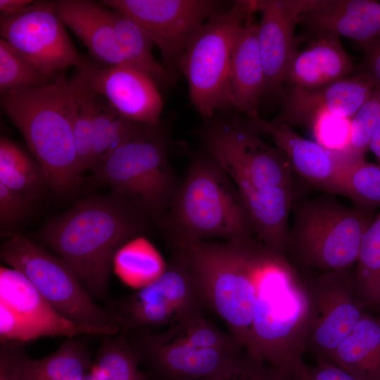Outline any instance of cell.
Returning a JSON list of instances; mask_svg holds the SVG:
<instances>
[{
	"label": "cell",
	"mask_w": 380,
	"mask_h": 380,
	"mask_svg": "<svg viewBox=\"0 0 380 380\" xmlns=\"http://www.w3.org/2000/svg\"><path fill=\"white\" fill-rule=\"evenodd\" d=\"M148 221L113 193L77 201L49 220L38 237L72 269L93 298L107 300L116 252L145 232Z\"/></svg>",
	"instance_id": "obj_1"
},
{
	"label": "cell",
	"mask_w": 380,
	"mask_h": 380,
	"mask_svg": "<svg viewBox=\"0 0 380 380\" xmlns=\"http://www.w3.org/2000/svg\"><path fill=\"white\" fill-rule=\"evenodd\" d=\"M172 246L185 260L205 308L248 350L262 277L278 253L255 237L223 242L200 240Z\"/></svg>",
	"instance_id": "obj_2"
},
{
	"label": "cell",
	"mask_w": 380,
	"mask_h": 380,
	"mask_svg": "<svg viewBox=\"0 0 380 380\" xmlns=\"http://www.w3.org/2000/svg\"><path fill=\"white\" fill-rule=\"evenodd\" d=\"M79 84L63 75L45 86L1 93V105L19 129L48 186L58 191L75 189L80 170L75 148L73 119Z\"/></svg>",
	"instance_id": "obj_3"
},
{
	"label": "cell",
	"mask_w": 380,
	"mask_h": 380,
	"mask_svg": "<svg viewBox=\"0 0 380 380\" xmlns=\"http://www.w3.org/2000/svg\"><path fill=\"white\" fill-rule=\"evenodd\" d=\"M310 308L308 286L284 255H277L262 277L248 351L285 380H303Z\"/></svg>",
	"instance_id": "obj_4"
},
{
	"label": "cell",
	"mask_w": 380,
	"mask_h": 380,
	"mask_svg": "<svg viewBox=\"0 0 380 380\" xmlns=\"http://www.w3.org/2000/svg\"><path fill=\"white\" fill-rule=\"evenodd\" d=\"M160 230L172 246L213 237H255L238 189L202 150L193 156Z\"/></svg>",
	"instance_id": "obj_5"
},
{
	"label": "cell",
	"mask_w": 380,
	"mask_h": 380,
	"mask_svg": "<svg viewBox=\"0 0 380 380\" xmlns=\"http://www.w3.org/2000/svg\"><path fill=\"white\" fill-rule=\"evenodd\" d=\"M131 348L163 380H204L220 372L246 350L203 314L163 332L139 327L122 331Z\"/></svg>",
	"instance_id": "obj_6"
},
{
	"label": "cell",
	"mask_w": 380,
	"mask_h": 380,
	"mask_svg": "<svg viewBox=\"0 0 380 380\" xmlns=\"http://www.w3.org/2000/svg\"><path fill=\"white\" fill-rule=\"evenodd\" d=\"M167 133L161 125L117 148L92 171L161 229L182 181L168 159Z\"/></svg>",
	"instance_id": "obj_7"
},
{
	"label": "cell",
	"mask_w": 380,
	"mask_h": 380,
	"mask_svg": "<svg viewBox=\"0 0 380 380\" xmlns=\"http://www.w3.org/2000/svg\"><path fill=\"white\" fill-rule=\"evenodd\" d=\"M375 217L331 197H317L296 208L286 251L303 265L324 272L345 270L357 258L363 236Z\"/></svg>",
	"instance_id": "obj_8"
},
{
	"label": "cell",
	"mask_w": 380,
	"mask_h": 380,
	"mask_svg": "<svg viewBox=\"0 0 380 380\" xmlns=\"http://www.w3.org/2000/svg\"><path fill=\"white\" fill-rule=\"evenodd\" d=\"M255 11L254 0H239L210 17L194 34L179 65L191 103L205 119L231 107L230 61L237 34Z\"/></svg>",
	"instance_id": "obj_9"
},
{
	"label": "cell",
	"mask_w": 380,
	"mask_h": 380,
	"mask_svg": "<svg viewBox=\"0 0 380 380\" xmlns=\"http://www.w3.org/2000/svg\"><path fill=\"white\" fill-rule=\"evenodd\" d=\"M260 134L248 119L230 115H214L195 130L202 151L221 165L237 189L293 187V170L287 157Z\"/></svg>",
	"instance_id": "obj_10"
},
{
	"label": "cell",
	"mask_w": 380,
	"mask_h": 380,
	"mask_svg": "<svg viewBox=\"0 0 380 380\" xmlns=\"http://www.w3.org/2000/svg\"><path fill=\"white\" fill-rule=\"evenodd\" d=\"M0 257L21 272L63 317L82 325L122 330L118 317L94 301L72 269L39 244L15 234L1 245Z\"/></svg>",
	"instance_id": "obj_11"
},
{
	"label": "cell",
	"mask_w": 380,
	"mask_h": 380,
	"mask_svg": "<svg viewBox=\"0 0 380 380\" xmlns=\"http://www.w3.org/2000/svg\"><path fill=\"white\" fill-rule=\"evenodd\" d=\"M122 331L132 328H167L203 314L205 308L180 253L174 252L162 274L134 293L108 303Z\"/></svg>",
	"instance_id": "obj_12"
},
{
	"label": "cell",
	"mask_w": 380,
	"mask_h": 380,
	"mask_svg": "<svg viewBox=\"0 0 380 380\" xmlns=\"http://www.w3.org/2000/svg\"><path fill=\"white\" fill-rule=\"evenodd\" d=\"M104 6L138 23L160 53L172 80L189 42L210 17L224 10L213 0H103Z\"/></svg>",
	"instance_id": "obj_13"
},
{
	"label": "cell",
	"mask_w": 380,
	"mask_h": 380,
	"mask_svg": "<svg viewBox=\"0 0 380 380\" xmlns=\"http://www.w3.org/2000/svg\"><path fill=\"white\" fill-rule=\"evenodd\" d=\"M0 33L24 57L44 74L80 67L78 53L56 13L53 1H36L15 14L0 15Z\"/></svg>",
	"instance_id": "obj_14"
},
{
	"label": "cell",
	"mask_w": 380,
	"mask_h": 380,
	"mask_svg": "<svg viewBox=\"0 0 380 380\" xmlns=\"http://www.w3.org/2000/svg\"><path fill=\"white\" fill-rule=\"evenodd\" d=\"M310 308L306 350L329 361L362 315L353 281L345 270L325 272L308 286Z\"/></svg>",
	"instance_id": "obj_15"
},
{
	"label": "cell",
	"mask_w": 380,
	"mask_h": 380,
	"mask_svg": "<svg viewBox=\"0 0 380 380\" xmlns=\"http://www.w3.org/2000/svg\"><path fill=\"white\" fill-rule=\"evenodd\" d=\"M75 75L122 116L152 127L160 125L163 102L158 86L140 70L127 65L101 68L85 60Z\"/></svg>",
	"instance_id": "obj_16"
},
{
	"label": "cell",
	"mask_w": 380,
	"mask_h": 380,
	"mask_svg": "<svg viewBox=\"0 0 380 380\" xmlns=\"http://www.w3.org/2000/svg\"><path fill=\"white\" fill-rule=\"evenodd\" d=\"M324 0H254L261 18L258 40L265 74L263 96L281 94L287 68L296 54L294 30L300 17Z\"/></svg>",
	"instance_id": "obj_17"
},
{
	"label": "cell",
	"mask_w": 380,
	"mask_h": 380,
	"mask_svg": "<svg viewBox=\"0 0 380 380\" xmlns=\"http://www.w3.org/2000/svg\"><path fill=\"white\" fill-rule=\"evenodd\" d=\"M374 89L367 80L359 75L314 89L290 85L281 93V110L272 121L310 126L315 115L324 110L352 118Z\"/></svg>",
	"instance_id": "obj_18"
},
{
	"label": "cell",
	"mask_w": 380,
	"mask_h": 380,
	"mask_svg": "<svg viewBox=\"0 0 380 380\" xmlns=\"http://www.w3.org/2000/svg\"><path fill=\"white\" fill-rule=\"evenodd\" d=\"M247 119L260 133L272 138L287 157L293 171L319 188L337 193V182L344 164L340 153L300 137L291 125L267 121L258 113Z\"/></svg>",
	"instance_id": "obj_19"
},
{
	"label": "cell",
	"mask_w": 380,
	"mask_h": 380,
	"mask_svg": "<svg viewBox=\"0 0 380 380\" xmlns=\"http://www.w3.org/2000/svg\"><path fill=\"white\" fill-rule=\"evenodd\" d=\"M0 303L25 319L46 328L52 337L72 338L83 334L104 336L117 334L121 330L114 326L82 325L66 319L43 298L21 272L12 267L0 268Z\"/></svg>",
	"instance_id": "obj_20"
},
{
	"label": "cell",
	"mask_w": 380,
	"mask_h": 380,
	"mask_svg": "<svg viewBox=\"0 0 380 380\" xmlns=\"http://www.w3.org/2000/svg\"><path fill=\"white\" fill-rule=\"evenodd\" d=\"M299 23L315 34L345 37L363 49L380 35V1L324 0L303 13Z\"/></svg>",
	"instance_id": "obj_21"
},
{
	"label": "cell",
	"mask_w": 380,
	"mask_h": 380,
	"mask_svg": "<svg viewBox=\"0 0 380 380\" xmlns=\"http://www.w3.org/2000/svg\"><path fill=\"white\" fill-rule=\"evenodd\" d=\"M54 5L64 25L97 61L108 67L129 65L118 46L107 7L89 0H58Z\"/></svg>",
	"instance_id": "obj_22"
},
{
	"label": "cell",
	"mask_w": 380,
	"mask_h": 380,
	"mask_svg": "<svg viewBox=\"0 0 380 380\" xmlns=\"http://www.w3.org/2000/svg\"><path fill=\"white\" fill-rule=\"evenodd\" d=\"M251 15L240 28L232 50L229 85L232 106L246 116L258 113L265 74L258 40V23Z\"/></svg>",
	"instance_id": "obj_23"
},
{
	"label": "cell",
	"mask_w": 380,
	"mask_h": 380,
	"mask_svg": "<svg viewBox=\"0 0 380 380\" xmlns=\"http://www.w3.org/2000/svg\"><path fill=\"white\" fill-rule=\"evenodd\" d=\"M353 71L352 58L339 37L322 36L296 51L286 72L284 83L305 89L318 88L346 78Z\"/></svg>",
	"instance_id": "obj_24"
},
{
	"label": "cell",
	"mask_w": 380,
	"mask_h": 380,
	"mask_svg": "<svg viewBox=\"0 0 380 380\" xmlns=\"http://www.w3.org/2000/svg\"><path fill=\"white\" fill-rule=\"evenodd\" d=\"M248 214L255 237L263 246L284 255L289 232L293 187H248L238 189Z\"/></svg>",
	"instance_id": "obj_25"
},
{
	"label": "cell",
	"mask_w": 380,
	"mask_h": 380,
	"mask_svg": "<svg viewBox=\"0 0 380 380\" xmlns=\"http://www.w3.org/2000/svg\"><path fill=\"white\" fill-rule=\"evenodd\" d=\"M330 362L361 380H380V317L364 314Z\"/></svg>",
	"instance_id": "obj_26"
},
{
	"label": "cell",
	"mask_w": 380,
	"mask_h": 380,
	"mask_svg": "<svg viewBox=\"0 0 380 380\" xmlns=\"http://www.w3.org/2000/svg\"><path fill=\"white\" fill-rule=\"evenodd\" d=\"M152 126L129 120L95 94L93 110L91 170L122 144L147 132Z\"/></svg>",
	"instance_id": "obj_27"
},
{
	"label": "cell",
	"mask_w": 380,
	"mask_h": 380,
	"mask_svg": "<svg viewBox=\"0 0 380 380\" xmlns=\"http://www.w3.org/2000/svg\"><path fill=\"white\" fill-rule=\"evenodd\" d=\"M108 9L118 46L127 64L146 73L158 87L172 82L163 65L154 58V44L144 29L130 18Z\"/></svg>",
	"instance_id": "obj_28"
},
{
	"label": "cell",
	"mask_w": 380,
	"mask_h": 380,
	"mask_svg": "<svg viewBox=\"0 0 380 380\" xmlns=\"http://www.w3.org/2000/svg\"><path fill=\"white\" fill-rule=\"evenodd\" d=\"M90 353L82 341L68 338L55 352L41 360L27 357L25 380H84Z\"/></svg>",
	"instance_id": "obj_29"
},
{
	"label": "cell",
	"mask_w": 380,
	"mask_h": 380,
	"mask_svg": "<svg viewBox=\"0 0 380 380\" xmlns=\"http://www.w3.org/2000/svg\"><path fill=\"white\" fill-rule=\"evenodd\" d=\"M166 265L156 249L144 238L137 237L115 253V272L126 284L141 289L158 278Z\"/></svg>",
	"instance_id": "obj_30"
},
{
	"label": "cell",
	"mask_w": 380,
	"mask_h": 380,
	"mask_svg": "<svg viewBox=\"0 0 380 380\" xmlns=\"http://www.w3.org/2000/svg\"><path fill=\"white\" fill-rule=\"evenodd\" d=\"M354 277L356 296L365 305L380 308V210L361 242Z\"/></svg>",
	"instance_id": "obj_31"
},
{
	"label": "cell",
	"mask_w": 380,
	"mask_h": 380,
	"mask_svg": "<svg viewBox=\"0 0 380 380\" xmlns=\"http://www.w3.org/2000/svg\"><path fill=\"white\" fill-rule=\"evenodd\" d=\"M337 193L347 196L364 210L380 206V165L365 159L345 163L338 177Z\"/></svg>",
	"instance_id": "obj_32"
},
{
	"label": "cell",
	"mask_w": 380,
	"mask_h": 380,
	"mask_svg": "<svg viewBox=\"0 0 380 380\" xmlns=\"http://www.w3.org/2000/svg\"><path fill=\"white\" fill-rule=\"evenodd\" d=\"M102 337L96 360L95 380H143L138 369L139 358L122 331Z\"/></svg>",
	"instance_id": "obj_33"
},
{
	"label": "cell",
	"mask_w": 380,
	"mask_h": 380,
	"mask_svg": "<svg viewBox=\"0 0 380 380\" xmlns=\"http://www.w3.org/2000/svg\"><path fill=\"white\" fill-rule=\"evenodd\" d=\"M56 78L42 72L8 42L0 38L1 93L43 87Z\"/></svg>",
	"instance_id": "obj_34"
},
{
	"label": "cell",
	"mask_w": 380,
	"mask_h": 380,
	"mask_svg": "<svg viewBox=\"0 0 380 380\" xmlns=\"http://www.w3.org/2000/svg\"><path fill=\"white\" fill-rule=\"evenodd\" d=\"M380 126V89H374L369 99L351 118V137L348 149L342 153L346 162L363 160Z\"/></svg>",
	"instance_id": "obj_35"
},
{
	"label": "cell",
	"mask_w": 380,
	"mask_h": 380,
	"mask_svg": "<svg viewBox=\"0 0 380 380\" xmlns=\"http://www.w3.org/2000/svg\"><path fill=\"white\" fill-rule=\"evenodd\" d=\"M79 91L73 119V137L77 161L82 172L92 166L93 110L95 94L87 89L77 77Z\"/></svg>",
	"instance_id": "obj_36"
},
{
	"label": "cell",
	"mask_w": 380,
	"mask_h": 380,
	"mask_svg": "<svg viewBox=\"0 0 380 380\" xmlns=\"http://www.w3.org/2000/svg\"><path fill=\"white\" fill-rule=\"evenodd\" d=\"M316 142L333 152L342 154L348 148L351 137V118L329 111H321L310 125Z\"/></svg>",
	"instance_id": "obj_37"
},
{
	"label": "cell",
	"mask_w": 380,
	"mask_h": 380,
	"mask_svg": "<svg viewBox=\"0 0 380 380\" xmlns=\"http://www.w3.org/2000/svg\"><path fill=\"white\" fill-rule=\"evenodd\" d=\"M204 380H285L271 367L246 350L215 375Z\"/></svg>",
	"instance_id": "obj_38"
},
{
	"label": "cell",
	"mask_w": 380,
	"mask_h": 380,
	"mask_svg": "<svg viewBox=\"0 0 380 380\" xmlns=\"http://www.w3.org/2000/svg\"><path fill=\"white\" fill-rule=\"evenodd\" d=\"M52 335L46 328L32 322L0 303V341L24 343Z\"/></svg>",
	"instance_id": "obj_39"
},
{
	"label": "cell",
	"mask_w": 380,
	"mask_h": 380,
	"mask_svg": "<svg viewBox=\"0 0 380 380\" xmlns=\"http://www.w3.org/2000/svg\"><path fill=\"white\" fill-rule=\"evenodd\" d=\"M30 201L22 194L0 183V227L1 234H12L25 217Z\"/></svg>",
	"instance_id": "obj_40"
},
{
	"label": "cell",
	"mask_w": 380,
	"mask_h": 380,
	"mask_svg": "<svg viewBox=\"0 0 380 380\" xmlns=\"http://www.w3.org/2000/svg\"><path fill=\"white\" fill-rule=\"evenodd\" d=\"M27 357L24 343H1L0 380H25V364Z\"/></svg>",
	"instance_id": "obj_41"
},
{
	"label": "cell",
	"mask_w": 380,
	"mask_h": 380,
	"mask_svg": "<svg viewBox=\"0 0 380 380\" xmlns=\"http://www.w3.org/2000/svg\"><path fill=\"white\" fill-rule=\"evenodd\" d=\"M0 170L23 172L36 171L41 168L17 144L1 136Z\"/></svg>",
	"instance_id": "obj_42"
},
{
	"label": "cell",
	"mask_w": 380,
	"mask_h": 380,
	"mask_svg": "<svg viewBox=\"0 0 380 380\" xmlns=\"http://www.w3.org/2000/svg\"><path fill=\"white\" fill-rule=\"evenodd\" d=\"M364 50L365 57L357 75L367 80L374 89H380V35Z\"/></svg>",
	"instance_id": "obj_43"
},
{
	"label": "cell",
	"mask_w": 380,
	"mask_h": 380,
	"mask_svg": "<svg viewBox=\"0 0 380 380\" xmlns=\"http://www.w3.org/2000/svg\"><path fill=\"white\" fill-rule=\"evenodd\" d=\"M303 380H361L336 364L329 361H317L308 367L307 376Z\"/></svg>",
	"instance_id": "obj_44"
},
{
	"label": "cell",
	"mask_w": 380,
	"mask_h": 380,
	"mask_svg": "<svg viewBox=\"0 0 380 380\" xmlns=\"http://www.w3.org/2000/svg\"><path fill=\"white\" fill-rule=\"evenodd\" d=\"M34 1L32 0H0L1 14H15L24 10Z\"/></svg>",
	"instance_id": "obj_45"
},
{
	"label": "cell",
	"mask_w": 380,
	"mask_h": 380,
	"mask_svg": "<svg viewBox=\"0 0 380 380\" xmlns=\"http://www.w3.org/2000/svg\"><path fill=\"white\" fill-rule=\"evenodd\" d=\"M369 150L374 153L380 165V126L372 139Z\"/></svg>",
	"instance_id": "obj_46"
}]
</instances>
